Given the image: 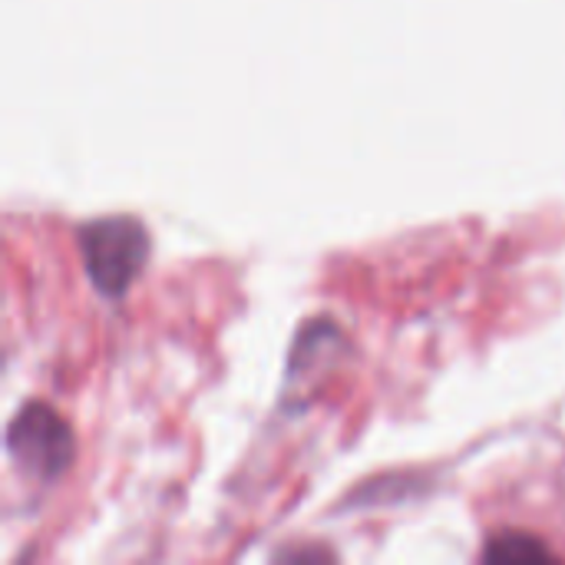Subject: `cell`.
<instances>
[{
    "instance_id": "obj_1",
    "label": "cell",
    "mask_w": 565,
    "mask_h": 565,
    "mask_svg": "<svg viewBox=\"0 0 565 565\" xmlns=\"http://www.w3.org/2000/svg\"><path fill=\"white\" fill-rule=\"evenodd\" d=\"M83 268L103 298H122L149 258V232L132 215L93 218L76 235Z\"/></svg>"
},
{
    "instance_id": "obj_2",
    "label": "cell",
    "mask_w": 565,
    "mask_h": 565,
    "mask_svg": "<svg viewBox=\"0 0 565 565\" xmlns=\"http://www.w3.org/2000/svg\"><path fill=\"white\" fill-rule=\"evenodd\" d=\"M7 454L23 473L53 483L73 463L76 440L70 424L50 404L30 401L13 414L7 427Z\"/></svg>"
},
{
    "instance_id": "obj_3",
    "label": "cell",
    "mask_w": 565,
    "mask_h": 565,
    "mask_svg": "<svg viewBox=\"0 0 565 565\" xmlns=\"http://www.w3.org/2000/svg\"><path fill=\"white\" fill-rule=\"evenodd\" d=\"M487 559H503V563H530V559H550L553 553L543 546V540L530 536V533H503V536H493L487 543Z\"/></svg>"
}]
</instances>
